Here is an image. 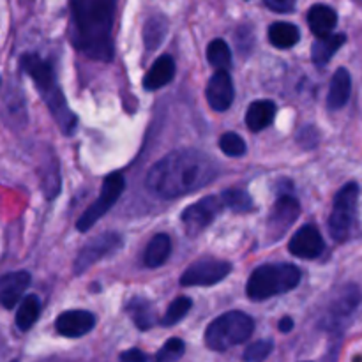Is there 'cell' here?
Segmentation results:
<instances>
[{
	"mask_svg": "<svg viewBox=\"0 0 362 362\" xmlns=\"http://www.w3.org/2000/svg\"><path fill=\"white\" fill-rule=\"evenodd\" d=\"M299 28L293 23H288V21H278V23H272L271 28H269V41L279 49L292 48L299 42Z\"/></svg>",
	"mask_w": 362,
	"mask_h": 362,
	"instance_id": "603a6c76",
	"label": "cell"
},
{
	"mask_svg": "<svg viewBox=\"0 0 362 362\" xmlns=\"http://www.w3.org/2000/svg\"><path fill=\"white\" fill-rule=\"evenodd\" d=\"M113 18H115V2L112 0H73L71 2L73 45L90 59L110 62L113 57Z\"/></svg>",
	"mask_w": 362,
	"mask_h": 362,
	"instance_id": "7a4b0ae2",
	"label": "cell"
},
{
	"mask_svg": "<svg viewBox=\"0 0 362 362\" xmlns=\"http://www.w3.org/2000/svg\"><path fill=\"white\" fill-rule=\"evenodd\" d=\"M350 94H352V76L349 69L339 67L331 80L327 94V106L329 110H341L349 103Z\"/></svg>",
	"mask_w": 362,
	"mask_h": 362,
	"instance_id": "ac0fdd59",
	"label": "cell"
},
{
	"mask_svg": "<svg viewBox=\"0 0 362 362\" xmlns=\"http://www.w3.org/2000/svg\"><path fill=\"white\" fill-rule=\"evenodd\" d=\"M274 343L271 339H260V341L251 343L244 352V361L246 362H262L271 356Z\"/></svg>",
	"mask_w": 362,
	"mask_h": 362,
	"instance_id": "1f68e13d",
	"label": "cell"
},
{
	"mask_svg": "<svg viewBox=\"0 0 362 362\" xmlns=\"http://www.w3.org/2000/svg\"><path fill=\"white\" fill-rule=\"evenodd\" d=\"M175 76V60L170 55H161L144 78L145 90H158L168 85Z\"/></svg>",
	"mask_w": 362,
	"mask_h": 362,
	"instance_id": "2e32d148",
	"label": "cell"
},
{
	"mask_svg": "<svg viewBox=\"0 0 362 362\" xmlns=\"http://www.w3.org/2000/svg\"><path fill=\"white\" fill-rule=\"evenodd\" d=\"M119 361L120 362H148V357L145 356L141 350L129 349V350H126V352L120 354Z\"/></svg>",
	"mask_w": 362,
	"mask_h": 362,
	"instance_id": "836d02e7",
	"label": "cell"
},
{
	"mask_svg": "<svg viewBox=\"0 0 362 362\" xmlns=\"http://www.w3.org/2000/svg\"><path fill=\"white\" fill-rule=\"evenodd\" d=\"M221 209L223 205L218 197L202 198L200 202H197V204L184 209L182 223L187 235L189 237L200 235L207 226H211V223L214 221L216 216L219 214Z\"/></svg>",
	"mask_w": 362,
	"mask_h": 362,
	"instance_id": "8fae6325",
	"label": "cell"
},
{
	"mask_svg": "<svg viewBox=\"0 0 362 362\" xmlns=\"http://www.w3.org/2000/svg\"><path fill=\"white\" fill-rule=\"evenodd\" d=\"M255 322L243 311H228L216 318L205 331V345L214 352H225L232 346L243 345L251 338Z\"/></svg>",
	"mask_w": 362,
	"mask_h": 362,
	"instance_id": "5b68a950",
	"label": "cell"
},
{
	"mask_svg": "<svg viewBox=\"0 0 362 362\" xmlns=\"http://www.w3.org/2000/svg\"><path fill=\"white\" fill-rule=\"evenodd\" d=\"M207 101L214 112H226L232 106L235 98V88H233L232 76L228 71H216L207 83Z\"/></svg>",
	"mask_w": 362,
	"mask_h": 362,
	"instance_id": "7c38bea8",
	"label": "cell"
},
{
	"mask_svg": "<svg viewBox=\"0 0 362 362\" xmlns=\"http://www.w3.org/2000/svg\"><path fill=\"white\" fill-rule=\"evenodd\" d=\"M124 187H126V180H124L122 173L115 172L112 173V175L106 177L105 182H103L101 194H99L98 200L81 214V218L78 219L76 223V228L80 230V232H88V230H90L92 226H94L95 223H98L99 219L117 204L119 197L122 194Z\"/></svg>",
	"mask_w": 362,
	"mask_h": 362,
	"instance_id": "52a82bcc",
	"label": "cell"
},
{
	"mask_svg": "<svg viewBox=\"0 0 362 362\" xmlns=\"http://www.w3.org/2000/svg\"><path fill=\"white\" fill-rule=\"evenodd\" d=\"M41 315V300L37 296H27L16 311V325L20 331H28Z\"/></svg>",
	"mask_w": 362,
	"mask_h": 362,
	"instance_id": "cb8c5ba5",
	"label": "cell"
},
{
	"mask_svg": "<svg viewBox=\"0 0 362 362\" xmlns=\"http://www.w3.org/2000/svg\"><path fill=\"white\" fill-rule=\"evenodd\" d=\"M276 110L278 108H276L274 101H265V99H262V101L251 103L246 112V126L253 133H260L265 127L271 126L276 117Z\"/></svg>",
	"mask_w": 362,
	"mask_h": 362,
	"instance_id": "d6986e66",
	"label": "cell"
},
{
	"mask_svg": "<svg viewBox=\"0 0 362 362\" xmlns=\"http://www.w3.org/2000/svg\"><path fill=\"white\" fill-rule=\"evenodd\" d=\"M30 286V274L25 271L11 272L0 278V306L13 310L18 300Z\"/></svg>",
	"mask_w": 362,
	"mask_h": 362,
	"instance_id": "9a60e30c",
	"label": "cell"
},
{
	"mask_svg": "<svg viewBox=\"0 0 362 362\" xmlns=\"http://www.w3.org/2000/svg\"><path fill=\"white\" fill-rule=\"evenodd\" d=\"M300 214V205L292 194H283L272 205L267 219V237L271 240L281 239L290 226L297 221Z\"/></svg>",
	"mask_w": 362,
	"mask_h": 362,
	"instance_id": "30bf717a",
	"label": "cell"
},
{
	"mask_svg": "<svg viewBox=\"0 0 362 362\" xmlns=\"http://www.w3.org/2000/svg\"><path fill=\"white\" fill-rule=\"evenodd\" d=\"M219 148L230 158H240L246 154V141L237 133H225L219 138Z\"/></svg>",
	"mask_w": 362,
	"mask_h": 362,
	"instance_id": "f546056e",
	"label": "cell"
},
{
	"mask_svg": "<svg viewBox=\"0 0 362 362\" xmlns=\"http://www.w3.org/2000/svg\"><path fill=\"white\" fill-rule=\"evenodd\" d=\"M288 250L293 257L313 260L324 253L325 244L320 232L313 225H306L293 233L292 240L288 243Z\"/></svg>",
	"mask_w": 362,
	"mask_h": 362,
	"instance_id": "4fadbf2b",
	"label": "cell"
},
{
	"mask_svg": "<svg viewBox=\"0 0 362 362\" xmlns=\"http://www.w3.org/2000/svg\"><path fill=\"white\" fill-rule=\"evenodd\" d=\"M357 205H359V186L349 182L334 197L331 218H329V233L338 243H345L352 237L357 225Z\"/></svg>",
	"mask_w": 362,
	"mask_h": 362,
	"instance_id": "8992f818",
	"label": "cell"
},
{
	"mask_svg": "<svg viewBox=\"0 0 362 362\" xmlns=\"http://www.w3.org/2000/svg\"><path fill=\"white\" fill-rule=\"evenodd\" d=\"M218 173L214 159L194 148H184L159 159L147 173L145 184L156 197L170 200L200 189Z\"/></svg>",
	"mask_w": 362,
	"mask_h": 362,
	"instance_id": "6da1fadb",
	"label": "cell"
},
{
	"mask_svg": "<svg viewBox=\"0 0 362 362\" xmlns=\"http://www.w3.org/2000/svg\"><path fill=\"white\" fill-rule=\"evenodd\" d=\"M207 59L209 64L214 66L218 71H226L232 66V49L226 45V41H223V39H214V41L207 46Z\"/></svg>",
	"mask_w": 362,
	"mask_h": 362,
	"instance_id": "d4e9b609",
	"label": "cell"
},
{
	"mask_svg": "<svg viewBox=\"0 0 362 362\" xmlns=\"http://www.w3.org/2000/svg\"><path fill=\"white\" fill-rule=\"evenodd\" d=\"M57 331L66 338H81L88 334L95 325V317L90 311L71 310L57 318Z\"/></svg>",
	"mask_w": 362,
	"mask_h": 362,
	"instance_id": "5bb4252c",
	"label": "cell"
},
{
	"mask_svg": "<svg viewBox=\"0 0 362 362\" xmlns=\"http://www.w3.org/2000/svg\"><path fill=\"white\" fill-rule=\"evenodd\" d=\"M170 253H172V240L166 233H158V235L152 237V240L148 243L147 250L144 255V264L148 269H158L168 260Z\"/></svg>",
	"mask_w": 362,
	"mask_h": 362,
	"instance_id": "ffe728a7",
	"label": "cell"
},
{
	"mask_svg": "<svg viewBox=\"0 0 362 362\" xmlns=\"http://www.w3.org/2000/svg\"><path fill=\"white\" fill-rule=\"evenodd\" d=\"M122 237L113 232H105L92 239L78 253L76 260H74V274H83L85 271H88L92 265L101 262L103 258L117 253L122 247Z\"/></svg>",
	"mask_w": 362,
	"mask_h": 362,
	"instance_id": "9c48e42d",
	"label": "cell"
},
{
	"mask_svg": "<svg viewBox=\"0 0 362 362\" xmlns=\"http://www.w3.org/2000/svg\"><path fill=\"white\" fill-rule=\"evenodd\" d=\"M232 272V264L218 258H200L180 276L182 286H212L221 283Z\"/></svg>",
	"mask_w": 362,
	"mask_h": 362,
	"instance_id": "ba28073f",
	"label": "cell"
},
{
	"mask_svg": "<svg viewBox=\"0 0 362 362\" xmlns=\"http://www.w3.org/2000/svg\"><path fill=\"white\" fill-rule=\"evenodd\" d=\"M23 99L25 98H21V95H18V98H13V94L6 95V105H4V108L9 106V110H4V120L7 124H11V126H14V124H18V126L23 124L25 126V122H27Z\"/></svg>",
	"mask_w": 362,
	"mask_h": 362,
	"instance_id": "83f0119b",
	"label": "cell"
},
{
	"mask_svg": "<svg viewBox=\"0 0 362 362\" xmlns=\"http://www.w3.org/2000/svg\"><path fill=\"white\" fill-rule=\"evenodd\" d=\"M345 34H331L327 37L317 39L311 48V59H313L315 66H325L334 57V53L345 45Z\"/></svg>",
	"mask_w": 362,
	"mask_h": 362,
	"instance_id": "7402d4cb",
	"label": "cell"
},
{
	"mask_svg": "<svg viewBox=\"0 0 362 362\" xmlns=\"http://www.w3.org/2000/svg\"><path fill=\"white\" fill-rule=\"evenodd\" d=\"M265 7L276 13H290L296 9V2L292 0H265Z\"/></svg>",
	"mask_w": 362,
	"mask_h": 362,
	"instance_id": "d6a6232c",
	"label": "cell"
},
{
	"mask_svg": "<svg viewBox=\"0 0 362 362\" xmlns=\"http://www.w3.org/2000/svg\"><path fill=\"white\" fill-rule=\"evenodd\" d=\"M191 306H193V300H191L189 297H177V299L168 306L165 317H163V327H173L175 324H179V322L186 317L187 311L191 310Z\"/></svg>",
	"mask_w": 362,
	"mask_h": 362,
	"instance_id": "f1b7e54d",
	"label": "cell"
},
{
	"mask_svg": "<svg viewBox=\"0 0 362 362\" xmlns=\"http://www.w3.org/2000/svg\"><path fill=\"white\" fill-rule=\"evenodd\" d=\"M20 66L32 78L39 95L42 98L45 105L48 106L49 113L53 115L55 122L59 124L60 131L64 134H73L74 129H76L78 119L73 110L67 106L66 95L60 88L52 64L42 59L41 55H37V53H25V55H21Z\"/></svg>",
	"mask_w": 362,
	"mask_h": 362,
	"instance_id": "3957f363",
	"label": "cell"
},
{
	"mask_svg": "<svg viewBox=\"0 0 362 362\" xmlns=\"http://www.w3.org/2000/svg\"><path fill=\"white\" fill-rule=\"evenodd\" d=\"M293 329V320L290 317H283L281 320H279V331L281 332H290Z\"/></svg>",
	"mask_w": 362,
	"mask_h": 362,
	"instance_id": "e575fe53",
	"label": "cell"
},
{
	"mask_svg": "<svg viewBox=\"0 0 362 362\" xmlns=\"http://www.w3.org/2000/svg\"><path fill=\"white\" fill-rule=\"evenodd\" d=\"M218 198L223 207L232 209L235 212H246L253 207L250 193H246L244 189H225Z\"/></svg>",
	"mask_w": 362,
	"mask_h": 362,
	"instance_id": "484cf974",
	"label": "cell"
},
{
	"mask_svg": "<svg viewBox=\"0 0 362 362\" xmlns=\"http://www.w3.org/2000/svg\"><path fill=\"white\" fill-rule=\"evenodd\" d=\"M308 23H310L311 32L320 37H327L332 34L334 27L338 25V14L332 7L324 6V4H317L308 11Z\"/></svg>",
	"mask_w": 362,
	"mask_h": 362,
	"instance_id": "e0dca14e",
	"label": "cell"
},
{
	"mask_svg": "<svg viewBox=\"0 0 362 362\" xmlns=\"http://www.w3.org/2000/svg\"><path fill=\"white\" fill-rule=\"evenodd\" d=\"M300 281V271L292 264H267L255 269L246 285L251 300L260 303L274 296L290 292Z\"/></svg>",
	"mask_w": 362,
	"mask_h": 362,
	"instance_id": "277c9868",
	"label": "cell"
},
{
	"mask_svg": "<svg viewBox=\"0 0 362 362\" xmlns=\"http://www.w3.org/2000/svg\"><path fill=\"white\" fill-rule=\"evenodd\" d=\"M166 35V20L163 16H154L145 23L144 39L147 49H156L161 45L163 37Z\"/></svg>",
	"mask_w": 362,
	"mask_h": 362,
	"instance_id": "4316f807",
	"label": "cell"
},
{
	"mask_svg": "<svg viewBox=\"0 0 362 362\" xmlns=\"http://www.w3.org/2000/svg\"><path fill=\"white\" fill-rule=\"evenodd\" d=\"M127 315L131 317L133 324L136 325L140 331H148L156 325L158 322V317H156L154 306L151 303H147L145 299H140V297H134L127 303L126 306Z\"/></svg>",
	"mask_w": 362,
	"mask_h": 362,
	"instance_id": "44dd1931",
	"label": "cell"
},
{
	"mask_svg": "<svg viewBox=\"0 0 362 362\" xmlns=\"http://www.w3.org/2000/svg\"><path fill=\"white\" fill-rule=\"evenodd\" d=\"M186 352V345L182 339L172 338L165 343L161 350L156 356V362H177Z\"/></svg>",
	"mask_w": 362,
	"mask_h": 362,
	"instance_id": "4dcf8cb0",
	"label": "cell"
}]
</instances>
